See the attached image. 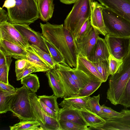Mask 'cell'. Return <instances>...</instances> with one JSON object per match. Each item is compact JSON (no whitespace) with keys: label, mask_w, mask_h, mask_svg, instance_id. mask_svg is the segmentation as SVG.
Returning a JSON list of instances; mask_svg holds the SVG:
<instances>
[{"label":"cell","mask_w":130,"mask_h":130,"mask_svg":"<svg viewBox=\"0 0 130 130\" xmlns=\"http://www.w3.org/2000/svg\"><path fill=\"white\" fill-rule=\"evenodd\" d=\"M80 111L87 126H93L104 123L106 121L98 115L91 111L85 110Z\"/></svg>","instance_id":"28"},{"label":"cell","mask_w":130,"mask_h":130,"mask_svg":"<svg viewBox=\"0 0 130 130\" xmlns=\"http://www.w3.org/2000/svg\"><path fill=\"white\" fill-rule=\"evenodd\" d=\"M104 39L110 54L117 59L122 60L130 51V37H113L107 34Z\"/></svg>","instance_id":"8"},{"label":"cell","mask_w":130,"mask_h":130,"mask_svg":"<svg viewBox=\"0 0 130 130\" xmlns=\"http://www.w3.org/2000/svg\"><path fill=\"white\" fill-rule=\"evenodd\" d=\"M92 27L91 24L90 19L87 20L82 26L77 37L75 40V42H78L82 40Z\"/></svg>","instance_id":"36"},{"label":"cell","mask_w":130,"mask_h":130,"mask_svg":"<svg viewBox=\"0 0 130 130\" xmlns=\"http://www.w3.org/2000/svg\"><path fill=\"white\" fill-rule=\"evenodd\" d=\"M89 96H74L64 98L59 105L64 108L91 111L88 102Z\"/></svg>","instance_id":"18"},{"label":"cell","mask_w":130,"mask_h":130,"mask_svg":"<svg viewBox=\"0 0 130 130\" xmlns=\"http://www.w3.org/2000/svg\"><path fill=\"white\" fill-rule=\"evenodd\" d=\"M26 60L38 67L42 72H46L52 69L48 63L37 54L31 46L26 49Z\"/></svg>","instance_id":"22"},{"label":"cell","mask_w":130,"mask_h":130,"mask_svg":"<svg viewBox=\"0 0 130 130\" xmlns=\"http://www.w3.org/2000/svg\"><path fill=\"white\" fill-rule=\"evenodd\" d=\"M0 39L11 42L25 49L31 46L19 31L8 22L0 23Z\"/></svg>","instance_id":"10"},{"label":"cell","mask_w":130,"mask_h":130,"mask_svg":"<svg viewBox=\"0 0 130 130\" xmlns=\"http://www.w3.org/2000/svg\"><path fill=\"white\" fill-rule=\"evenodd\" d=\"M102 112L98 116L105 121L113 118H119L123 116L120 112L114 110L111 108L107 107L105 104L101 105Z\"/></svg>","instance_id":"32"},{"label":"cell","mask_w":130,"mask_h":130,"mask_svg":"<svg viewBox=\"0 0 130 130\" xmlns=\"http://www.w3.org/2000/svg\"><path fill=\"white\" fill-rule=\"evenodd\" d=\"M102 15L107 34L115 37H130V22L103 6Z\"/></svg>","instance_id":"6"},{"label":"cell","mask_w":130,"mask_h":130,"mask_svg":"<svg viewBox=\"0 0 130 130\" xmlns=\"http://www.w3.org/2000/svg\"><path fill=\"white\" fill-rule=\"evenodd\" d=\"M31 46L34 51L48 63L51 69L55 68L56 64L50 55L43 51L36 45H31Z\"/></svg>","instance_id":"34"},{"label":"cell","mask_w":130,"mask_h":130,"mask_svg":"<svg viewBox=\"0 0 130 130\" xmlns=\"http://www.w3.org/2000/svg\"><path fill=\"white\" fill-rule=\"evenodd\" d=\"M0 67L6 64L10 66L12 61V57L5 55L3 52L0 51Z\"/></svg>","instance_id":"44"},{"label":"cell","mask_w":130,"mask_h":130,"mask_svg":"<svg viewBox=\"0 0 130 130\" xmlns=\"http://www.w3.org/2000/svg\"><path fill=\"white\" fill-rule=\"evenodd\" d=\"M100 95L99 94L92 97L89 96L88 102L91 111L98 115L102 112L101 106L99 104Z\"/></svg>","instance_id":"35"},{"label":"cell","mask_w":130,"mask_h":130,"mask_svg":"<svg viewBox=\"0 0 130 130\" xmlns=\"http://www.w3.org/2000/svg\"><path fill=\"white\" fill-rule=\"evenodd\" d=\"M99 32L93 27L84 38L80 41L76 42L78 54L81 53L87 57L100 37Z\"/></svg>","instance_id":"14"},{"label":"cell","mask_w":130,"mask_h":130,"mask_svg":"<svg viewBox=\"0 0 130 130\" xmlns=\"http://www.w3.org/2000/svg\"><path fill=\"white\" fill-rule=\"evenodd\" d=\"M40 72H41V71L39 68L34 65H31L27 68L23 72L16 76L17 80H21L22 78L32 73Z\"/></svg>","instance_id":"41"},{"label":"cell","mask_w":130,"mask_h":130,"mask_svg":"<svg viewBox=\"0 0 130 130\" xmlns=\"http://www.w3.org/2000/svg\"><path fill=\"white\" fill-rule=\"evenodd\" d=\"M39 101L41 107L44 111L49 116L58 120V115L46 106L42 101L40 100Z\"/></svg>","instance_id":"43"},{"label":"cell","mask_w":130,"mask_h":130,"mask_svg":"<svg viewBox=\"0 0 130 130\" xmlns=\"http://www.w3.org/2000/svg\"><path fill=\"white\" fill-rule=\"evenodd\" d=\"M10 66L6 64L0 67V81L9 84L8 72Z\"/></svg>","instance_id":"42"},{"label":"cell","mask_w":130,"mask_h":130,"mask_svg":"<svg viewBox=\"0 0 130 130\" xmlns=\"http://www.w3.org/2000/svg\"><path fill=\"white\" fill-rule=\"evenodd\" d=\"M29 97L33 113L40 127L43 130H61L58 120L49 116L43 110L36 93L30 92Z\"/></svg>","instance_id":"7"},{"label":"cell","mask_w":130,"mask_h":130,"mask_svg":"<svg viewBox=\"0 0 130 130\" xmlns=\"http://www.w3.org/2000/svg\"><path fill=\"white\" fill-rule=\"evenodd\" d=\"M61 130H89L87 126L69 121L58 120Z\"/></svg>","instance_id":"33"},{"label":"cell","mask_w":130,"mask_h":130,"mask_svg":"<svg viewBox=\"0 0 130 130\" xmlns=\"http://www.w3.org/2000/svg\"><path fill=\"white\" fill-rule=\"evenodd\" d=\"M102 78L104 82H106L110 75L108 59L96 62H93Z\"/></svg>","instance_id":"31"},{"label":"cell","mask_w":130,"mask_h":130,"mask_svg":"<svg viewBox=\"0 0 130 130\" xmlns=\"http://www.w3.org/2000/svg\"><path fill=\"white\" fill-rule=\"evenodd\" d=\"M55 69L64 88L65 95L63 98L76 95L79 88L71 76L67 66L57 63Z\"/></svg>","instance_id":"11"},{"label":"cell","mask_w":130,"mask_h":130,"mask_svg":"<svg viewBox=\"0 0 130 130\" xmlns=\"http://www.w3.org/2000/svg\"><path fill=\"white\" fill-rule=\"evenodd\" d=\"M69 73L73 80L75 82L79 89L83 88L92 80L83 72L67 66Z\"/></svg>","instance_id":"23"},{"label":"cell","mask_w":130,"mask_h":130,"mask_svg":"<svg viewBox=\"0 0 130 130\" xmlns=\"http://www.w3.org/2000/svg\"><path fill=\"white\" fill-rule=\"evenodd\" d=\"M40 124L36 120H23L12 126H10V130H37Z\"/></svg>","instance_id":"27"},{"label":"cell","mask_w":130,"mask_h":130,"mask_svg":"<svg viewBox=\"0 0 130 130\" xmlns=\"http://www.w3.org/2000/svg\"><path fill=\"white\" fill-rule=\"evenodd\" d=\"M130 78V51L123 59L116 72L109 78L107 98L112 104H120L127 83Z\"/></svg>","instance_id":"2"},{"label":"cell","mask_w":130,"mask_h":130,"mask_svg":"<svg viewBox=\"0 0 130 130\" xmlns=\"http://www.w3.org/2000/svg\"><path fill=\"white\" fill-rule=\"evenodd\" d=\"M102 83V82L92 80L83 88L79 89L78 94L74 96L80 97L89 96L98 89Z\"/></svg>","instance_id":"29"},{"label":"cell","mask_w":130,"mask_h":130,"mask_svg":"<svg viewBox=\"0 0 130 130\" xmlns=\"http://www.w3.org/2000/svg\"><path fill=\"white\" fill-rule=\"evenodd\" d=\"M61 2L67 4L74 3L77 0H59Z\"/></svg>","instance_id":"48"},{"label":"cell","mask_w":130,"mask_h":130,"mask_svg":"<svg viewBox=\"0 0 130 130\" xmlns=\"http://www.w3.org/2000/svg\"><path fill=\"white\" fill-rule=\"evenodd\" d=\"M38 98L39 100L58 115L60 108L59 107L57 102V97L53 94L50 96L40 95L38 96Z\"/></svg>","instance_id":"30"},{"label":"cell","mask_w":130,"mask_h":130,"mask_svg":"<svg viewBox=\"0 0 130 130\" xmlns=\"http://www.w3.org/2000/svg\"><path fill=\"white\" fill-rule=\"evenodd\" d=\"M15 6L7 9L9 22L11 24L29 25L40 18L37 0H15Z\"/></svg>","instance_id":"3"},{"label":"cell","mask_w":130,"mask_h":130,"mask_svg":"<svg viewBox=\"0 0 130 130\" xmlns=\"http://www.w3.org/2000/svg\"><path fill=\"white\" fill-rule=\"evenodd\" d=\"M9 17L7 12L2 7L0 8V23L8 22Z\"/></svg>","instance_id":"46"},{"label":"cell","mask_w":130,"mask_h":130,"mask_svg":"<svg viewBox=\"0 0 130 130\" xmlns=\"http://www.w3.org/2000/svg\"><path fill=\"white\" fill-rule=\"evenodd\" d=\"M12 24L30 45H36L43 51L50 55L42 33L35 31L29 25L27 24Z\"/></svg>","instance_id":"9"},{"label":"cell","mask_w":130,"mask_h":130,"mask_svg":"<svg viewBox=\"0 0 130 130\" xmlns=\"http://www.w3.org/2000/svg\"><path fill=\"white\" fill-rule=\"evenodd\" d=\"M103 6L97 2L92 3L91 12L90 20L92 27L97 30L100 34L105 36L107 34L103 16Z\"/></svg>","instance_id":"15"},{"label":"cell","mask_w":130,"mask_h":130,"mask_svg":"<svg viewBox=\"0 0 130 130\" xmlns=\"http://www.w3.org/2000/svg\"><path fill=\"white\" fill-rule=\"evenodd\" d=\"M0 51L6 56L16 59H26V49L11 42L0 39Z\"/></svg>","instance_id":"17"},{"label":"cell","mask_w":130,"mask_h":130,"mask_svg":"<svg viewBox=\"0 0 130 130\" xmlns=\"http://www.w3.org/2000/svg\"><path fill=\"white\" fill-rule=\"evenodd\" d=\"M58 120L69 121L87 126L80 110L62 108L58 112Z\"/></svg>","instance_id":"20"},{"label":"cell","mask_w":130,"mask_h":130,"mask_svg":"<svg viewBox=\"0 0 130 130\" xmlns=\"http://www.w3.org/2000/svg\"><path fill=\"white\" fill-rule=\"evenodd\" d=\"M120 112L123 115V117L111 119L122 122L124 124L126 129L130 130V110L126 109H122Z\"/></svg>","instance_id":"40"},{"label":"cell","mask_w":130,"mask_h":130,"mask_svg":"<svg viewBox=\"0 0 130 130\" xmlns=\"http://www.w3.org/2000/svg\"><path fill=\"white\" fill-rule=\"evenodd\" d=\"M40 18L42 21L47 22L52 17L54 5V0H37Z\"/></svg>","instance_id":"21"},{"label":"cell","mask_w":130,"mask_h":130,"mask_svg":"<svg viewBox=\"0 0 130 130\" xmlns=\"http://www.w3.org/2000/svg\"><path fill=\"white\" fill-rule=\"evenodd\" d=\"M110 55L105 39L99 37L87 58L92 62H96L108 60Z\"/></svg>","instance_id":"16"},{"label":"cell","mask_w":130,"mask_h":130,"mask_svg":"<svg viewBox=\"0 0 130 130\" xmlns=\"http://www.w3.org/2000/svg\"><path fill=\"white\" fill-rule=\"evenodd\" d=\"M103 6L130 22L129 0H98Z\"/></svg>","instance_id":"12"},{"label":"cell","mask_w":130,"mask_h":130,"mask_svg":"<svg viewBox=\"0 0 130 130\" xmlns=\"http://www.w3.org/2000/svg\"><path fill=\"white\" fill-rule=\"evenodd\" d=\"M129 0L130 1V0Z\"/></svg>","instance_id":"49"},{"label":"cell","mask_w":130,"mask_h":130,"mask_svg":"<svg viewBox=\"0 0 130 130\" xmlns=\"http://www.w3.org/2000/svg\"><path fill=\"white\" fill-rule=\"evenodd\" d=\"M44 37L61 53L68 66L75 68L78 53L73 35L63 24L55 25L47 22L40 23Z\"/></svg>","instance_id":"1"},{"label":"cell","mask_w":130,"mask_h":130,"mask_svg":"<svg viewBox=\"0 0 130 130\" xmlns=\"http://www.w3.org/2000/svg\"><path fill=\"white\" fill-rule=\"evenodd\" d=\"M92 0H77L64 21L63 26L70 32L75 40L82 26L90 19Z\"/></svg>","instance_id":"4"},{"label":"cell","mask_w":130,"mask_h":130,"mask_svg":"<svg viewBox=\"0 0 130 130\" xmlns=\"http://www.w3.org/2000/svg\"><path fill=\"white\" fill-rule=\"evenodd\" d=\"M75 69L83 72L92 80L104 82L102 78L92 62L80 53L77 55Z\"/></svg>","instance_id":"13"},{"label":"cell","mask_w":130,"mask_h":130,"mask_svg":"<svg viewBox=\"0 0 130 130\" xmlns=\"http://www.w3.org/2000/svg\"><path fill=\"white\" fill-rule=\"evenodd\" d=\"M16 92H7L0 90V113H6L10 111V105Z\"/></svg>","instance_id":"24"},{"label":"cell","mask_w":130,"mask_h":130,"mask_svg":"<svg viewBox=\"0 0 130 130\" xmlns=\"http://www.w3.org/2000/svg\"><path fill=\"white\" fill-rule=\"evenodd\" d=\"M108 60L110 75H112L116 72L122 63L123 59H117L110 54Z\"/></svg>","instance_id":"38"},{"label":"cell","mask_w":130,"mask_h":130,"mask_svg":"<svg viewBox=\"0 0 130 130\" xmlns=\"http://www.w3.org/2000/svg\"><path fill=\"white\" fill-rule=\"evenodd\" d=\"M15 0H5L2 6L7 9L11 8L14 7L15 5Z\"/></svg>","instance_id":"47"},{"label":"cell","mask_w":130,"mask_h":130,"mask_svg":"<svg viewBox=\"0 0 130 130\" xmlns=\"http://www.w3.org/2000/svg\"><path fill=\"white\" fill-rule=\"evenodd\" d=\"M0 90L7 92H12L15 91L16 89L9 84H7L0 81Z\"/></svg>","instance_id":"45"},{"label":"cell","mask_w":130,"mask_h":130,"mask_svg":"<svg viewBox=\"0 0 130 130\" xmlns=\"http://www.w3.org/2000/svg\"><path fill=\"white\" fill-rule=\"evenodd\" d=\"M21 82L31 92H37L40 87L39 78L36 74H30L22 78Z\"/></svg>","instance_id":"25"},{"label":"cell","mask_w":130,"mask_h":130,"mask_svg":"<svg viewBox=\"0 0 130 130\" xmlns=\"http://www.w3.org/2000/svg\"><path fill=\"white\" fill-rule=\"evenodd\" d=\"M44 40L51 56L56 64H60L65 66H69L63 55L60 51L54 45L47 41L44 37Z\"/></svg>","instance_id":"26"},{"label":"cell","mask_w":130,"mask_h":130,"mask_svg":"<svg viewBox=\"0 0 130 130\" xmlns=\"http://www.w3.org/2000/svg\"><path fill=\"white\" fill-rule=\"evenodd\" d=\"M15 89L16 92L10 105V111L14 116L21 120L36 121L29 99L31 91L24 85Z\"/></svg>","instance_id":"5"},{"label":"cell","mask_w":130,"mask_h":130,"mask_svg":"<svg viewBox=\"0 0 130 130\" xmlns=\"http://www.w3.org/2000/svg\"><path fill=\"white\" fill-rule=\"evenodd\" d=\"M34 65L27 60L24 59H18L15 62V72L16 76L23 72L28 67Z\"/></svg>","instance_id":"39"},{"label":"cell","mask_w":130,"mask_h":130,"mask_svg":"<svg viewBox=\"0 0 130 130\" xmlns=\"http://www.w3.org/2000/svg\"><path fill=\"white\" fill-rule=\"evenodd\" d=\"M46 75L53 94L57 98H63L65 95L64 88L55 69L46 72Z\"/></svg>","instance_id":"19"},{"label":"cell","mask_w":130,"mask_h":130,"mask_svg":"<svg viewBox=\"0 0 130 130\" xmlns=\"http://www.w3.org/2000/svg\"><path fill=\"white\" fill-rule=\"evenodd\" d=\"M120 104L126 108L130 107V78L125 87Z\"/></svg>","instance_id":"37"}]
</instances>
